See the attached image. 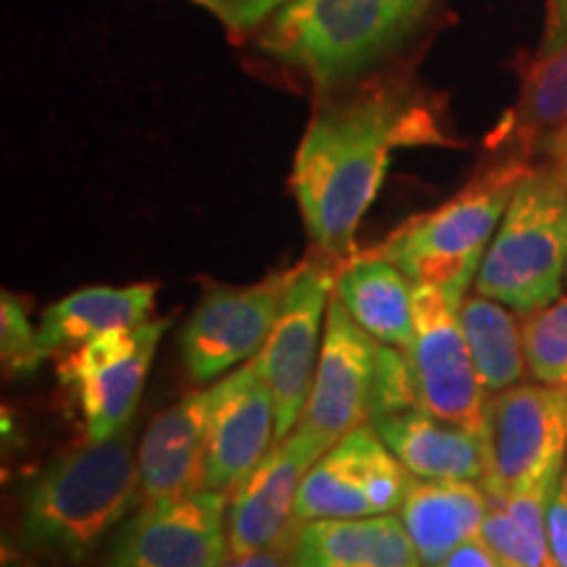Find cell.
Segmentation results:
<instances>
[{
	"label": "cell",
	"instance_id": "cell-1",
	"mask_svg": "<svg viewBox=\"0 0 567 567\" xmlns=\"http://www.w3.org/2000/svg\"><path fill=\"white\" fill-rule=\"evenodd\" d=\"M455 145L436 105L402 82L363 84L318 109L297 147L292 193L326 258L354 255L358 226L384 187L394 151Z\"/></svg>",
	"mask_w": 567,
	"mask_h": 567
},
{
	"label": "cell",
	"instance_id": "cell-2",
	"mask_svg": "<svg viewBox=\"0 0 567 567\" xmlns=\"http://www.w3.org/2000/svg\"><path fill=\"white\" fill-rule=\"evenodd\" d=\"M439 0H287L255 32V48L308 76L323 95L352 87L415 40Z\"/></svg>",
	"mask_w": 567,
	"mask_h": 567
},
{
	"label": "cell",
	"instance_id": "cell-3",
	"mask_svg": "<svg viewBox=\"0 0 567 567\" xmlns=\"http://www.w3.org/2000/svg\"><path fill=\"white\" fill-rule=\"evenodd\" d=\"M140 499L130 431L84 442L51 460L24 486V536L32 547L82 559Z\"/></svg>",
	"mask_w": 567,
	"mask_h": 567
},
{
	"label": "cell",
	"instance_id": "cell-4",
	"mask_svg": "<svg viewBox=\"0 0 567 567\" xmlns=\"http://www.w3.org/2000/svg\"><path fill=\"white\" fill-rule=\"evenodd\" d=\"M530 168L528 155H499L439 208L396 226L373 252L400 266L415 284H434L463 302L517 184Z\"/></svg>",
	"mask_w": 567,
	"mask_h": 567
},
{
	"label": "cell",
	"instance_id": "cell-5",
	"mask_svg": "<svg viewBox=\"0 0 567 567\" xmlns=\"http://www.w3.org/2000/svg\"><path fill=\"white\" fill-rule=\"evenodd\" d=\"M567 274V184L563 168H530L517 184L481 260L476 292L528 316L559 300Z\"/></svg>",
	"mask_w": 567,
	"mask_h": 567
},
{
	"label": "cell",
	"instance_id": "cell-6",
	"mask_svg": "<svg viewBox=\"0 0 567 567\" xmlns=\"http://www.w3.org/2000/svg\"><path fill=\"white\" fill-rule=\"evenodd\" d=\"M460 302L434 284H415L413 337L405 347L417 408L488 439V392L467 350Z\"/></svg>",
	"mask_w": 567,
	"mask_h": 567
},
{
	"label": "cell",
	"instance_id": "cell-7",
	"mask_svg": "<svg viewBox=\"0 0 567 567\" xmlns=\"http://www.w3.org/2000/svg\"><path fill=\"white\" fill-rule=\"evenodd\" d=\"M567 457V389L515 384L488 400L486 494L555 484Z\"/></svg>",
	"mask_w": 567,
	"mask_h": 567
},
{
	"label": "cell",
	"instance_id": "cell-8",
	"mask_svg": "<svg viewBox=\"0 0 567 567\" xmlns=\"http://www.w3.org/2000/svg\"><path fill=\"white\" fill-rule=\"evenodd\" d=\"M344 260H305L284 295L271 334L255 354L276 408V442H284L300 423L321 354L323 318L329 316L337 276Z\"/></svg>",
	"mask_w": 567,
	"mask_h": 567
},
{
	"label": "cell",
	"instance_id": "cell-9",
	"mask_svg": "<svg viewBox=\"0 0 567 567\" xmlns=\"http://www.w3.org/2000/svg\"><path fill=\"white\" fill-rule=\"evenodd\" d=\"M168 323V318H158L105 331L63 354L61 384L74 394L90 442L126 431Z\"/></svg>",
	"mask_w": 567,
	"mask_h": 567
},
{
	"label": "cell",
	"instance_id": "cell-10",
	"mask_svg": "<svg viewBox=\"0 0 567 567\" xmlns=\"http://www.w3.org/2000/svg\"><path fill=\"white\" fill-rule=\"evenodd\" d=\"M415 476L381 442L371 423L360 425L316 460L297 494L295 520L371 517L402 507Z\"/></svg>",
	"mask_w": 567,
	"mask_h": 567
},
{
	"label": "cell",
	"instance_id": "cell-11",
	"mask_svg": "<svg viewBox=\"0 0 567 567\" xmlns=\"http://www.w3.org/2000/svg\"><path fill=\"white\" fill-rule=\"evenodd\" d=\"M229 494L197 492L142 502L105 567H218L229 559Z\"/></svg>",
	"mask_w": 567,
	"mask_h": 567
},
{
	"label": "cell",
	"instance_id": "cell-12",
	"mask_svg": "<svg viewBox=\"0 0 567 567\" xmlns=\"http://www.w3.org/2000/svg\"><path fill=\"white\" fill-rule=\"evenodd\" d=\"M295 274L297 266L250 287H221L203 297L179 337L184 371L195 384H208L260 352Z\"/></svg>",
	"mask_w": 567,
	"mask_h": 567
},
{
	"label": "cell",
	"instance_id": "cell-13",
	"mask_svg": "<svg viewBox=\"0 0 567 567\" xmlns=\"http://www.w3.org/2000/svg\"><path fill=\"white\" fill-rule=\"evenodd\" d=\"M379 344L331 297L321 354L297 431L329 452L350 431L371 423Z\"/></svg>",
	"mask_w": 567,
	"mask_h": 567
},
{
	"label": "cell",
	"instance_id": "cell-14",
	"mask_svg": "<svg viewBox=\"0 0 567 567\" xmlns=\"http://www.w3.org/2000/svg\"><path fill=\"white\" fill-rule=\"evenodd\" d=\"M321 455H326L321 446L297 429L266 452L258 467L229 494V559L264 549L295 547L300 530L295 520L297 494L302 478Z\"/></svg>",
	"mask_w": 567,
	"mask_h": 567
},
{
	"label": "cell",
	"instance_id": "cell-15",
	"mask_svg": "<svg viewBox=\"0 0 567 567\" xmlns=\"http://www.w3.org/2000/svg\"><path fill=\"white\" fill-rule=\"evenodd\" d=\"M274 444V396L252 358L210 386L203 488L231 494Z\"/></svg>",
	"mask_w": 567,
	"mask_h": 567
},
{
	"label": "cell",
	"instance_id": "cell-16",
	"mask_svg": "<svg viewBox=\"0 0 567 567\" xmlns=\"http://www.w3.org/2000/svg\"><path fill=\"white\" fill-rule=\"evenodd\" d=\"M208 410L210 389H197L153 417L137 446L142 502L203 488Z\"/></svg>",
	"mask_w": 567,
	"mask_h": 567
},
{
	"label": "cell",
	"instance_id": "cell-17",
	"mask_svg": "<svg viewBox=\"0 0 567 567\" xmlns=\"http://www.w3.org/2000/svg\"><path fill=\"white\" fill-rule=\"evenodd\" d=\"M371 425L415 478L484 484L488 473V439L463 425L431 415L417 405L375 417Z\"/></svg>",
	"mask_w": 567,
	"mask_h": 567
},
{
	"label": "cell",
	"instance_id": "cell-18",
	"mask_svg": "<svg viewBox=\"0 0 567 567\" xmlns=\"http://www.w3.org/2000/svg\"><path fill=\"white\" fill-rule=\"evenodd\" d=\"M295 567H423L400 515L326 517L300 526Z\"/></svg>",
	"mask_w": 567,
	"mask_h": 567
},
{
	"label": "cell",
	"instance_id": "cell-19",
	"mask_svg": "<svg viewBox=\"0 0 567 567\" xmlns=\"http://www.w3.org/2000/svg\"><path fill=\"white\" fill-rule=\"evenodd\" d=\"M486 509L488 494L476 481L415 478L402 502L400 517L423 567H436L460 544L481 536Z\"/></svg>",
	"mask_w": 567,
	"mask_h": 567
},
{
	"label": "cell",
	"instance_id": "cell-20",
	"mask_svg": "<svg viewBox=\"0 0 567 567\" xmlns=\"http://www.w3.org/2000/svg\"><path fill=\"white\" fill-rule=\"evenodd\" d=\"M155 292L158 287L147 281L130 287H84L61 297L40 316L38 347L42 358L66 354L105 331L151 321Z\"/></svg>",
	"mask_w": 567,
	"mask_h": 567
},
{
	"label": "cell",
	"instance_id": "cell-21",
	"mask_svg": "<svg viewBox=\"0 0 567 567\" xmlns=\"http://www.w3.org/2000/svg\"><path fill=\"white\" fill-rule=\"evenodd\" d=\"M413 292L410 276L373 250L347 258L334 287V297L360 329L402 350L413 337Z\"/></svg>",
	"mask_w": 567,
	"mask_h": 567
},
{
	"label": "cell",
	"instance_id": "cell-22",
	"mask_svg": "<svg viewBox=\"0 0 567 567\" xmlns=\"http://www.w3.org/2000/svg\"><path fill=\"white\" fill-rule=\"evenodd\" d=\"M460 326L471 350L481 384L488 394L523 384L528 371L523 350V323L505 305L484 295H465L457 308Z\"/></svg>",
	"mask_w": 567,
	"mask_h": 567
},
{
	"label": "cell",
	"instance_id": "cell-23",
	"mask_svg": "<svg viewBox=\"0 0 567 567\" xmlns=\"http://www.w3.org/2000/svg\"><path fill=\"white\" fill-rule=\"evenodd\" d=\"M567 122V45L549 59H536L523 80L515 109L488 134L492 151L530 155L534 145Z\"/></svg>",
	"mask_w": 567,
	"mask_h": 567
},
{
	"label": "cell",
	"instance_id": "cell-24",
	"mask_svg": "<svg viewBox=\"0 0 567 567\" xmlns=\"http://www.w3.org/2000/svg\"><path fill=\"white\" fill-rule=\"evenodd\" d=\"M523 350L538 384L567 389V297L523 318Z\"/></svg>",
	"mask_w": 567,
	"mask_h": 567
},
{
	"label": "cell",
	"instance_id": "cell-25",
	"mask_svg": "<svg viewBox=\"0 0 567 567\" xmlns=\"http://www.w3.org/2000/svg\"><path fill=\"white\" fill-rule=\"evenodd\" d=\"M481 538L499 557L502 567H555L549 542L530 534L517 517L509 513L502 496L488 494V509L481 526Z\"/></svg>",
	"mask_w": 567,
	"mask_h": 567
},
{
	"label": "cell",
	"instance_id": "cell-26",
	"mask_svg": "<svg viewBox=\"0 0 567 567\" xmlns=\"http://www.w3.org/2000/svg\"><path fill=\"white\" fill-rule=\"evenodd\" d=\"M0 358L6 373L17 379L38 371L45 360L38 347V329H32L24 302L9 292H3L0 300Z\"/></svg>",
	"mask_w": 567,
	"mask_h": 567
},
{
	"label": "cell",
	"instance_id": "cell-27",
	"mask_svg": "<svg viewBox=\"0 0 567 567\" xmlns=\"http://www.w3.org/2000/svg\"><path fill=\"white\" fill-rule=\"evenodd\" d=\"M417 394L413 384V373H410L408 354L402 347L379 344V360H375L373 375V405L371 421L381 415L400 413V410L415 408Z\"/></svg>",
	"mask_w": 567,
	"mask_h": 567
},
{
	"label": "cell",
	"instance_id": "cell-28",
	"mask_svg": "<svg viewBox=\"0 0 567 567\" xmlns=\"http://www.w3.org/2000/svg\"><path fill=\"white\" fill-rule=\"evenodd\" d=\"M195 3L234 38H245V34L258 32V27L287 0H195Z\"/></svg>",
	"mask_w": 567,
	"mask_h": 567
},
{
	"label": "cell",
	"instance_id": "cell-29",
	"mask_svg": "<svg viewBox=\"0 0 567 567\" xmlns=\"http://www.w3.org/2000/svg\"><path fill=\"white\" fill-rule=\"evenodd\" d=\"M549 551L557 567H567V467L559 473L547 505Z\"/></svg>",
	"mask_w": 567,
	"mask_h": 567
},
{
	"label": "cell",
	"instance_id": "cell-30",
	"mask_svg": "<svg viewBox=\"0 0 567 567\" xmlns=\"http://www.w3.org/2000/svg\"><path fill=\"white\" fill-rule=\"evenodd\" d=\"M567 45V0H547L544 38L536 59H549Z\"/></svg>",
	"mask_w": 567,
	"mask_h": 567
},
{
	"label": "cell",
	"instance_id": "cell-31",
	"mask_svg": "<svg viewBox=\"0 0 567 567\" xmlns=\"http://www.w3.org/2000/svg\"><path fill=\"white\" fill-rule=\"evenodd\" d=\"M436 567H502V563L484 538L476 536L452 549Z\"/></svg>",
	"mask_w": 567,
	"mask_h": 567
},
{
	"label": "cell",
	"instance_id": "cell-32",
	"mask_svg": "<svg viewBox=\"0 0 567 567\" xmlns=\"http://www.w3.org/2000/svg\"><path fill=\"white\" fill-rule=\"evenodd\" d=\"M218 567H295V557H292V547H276V549L252 551V555L247 557H231Z\"/></svg>",
	"mask_w": 567,
	"mask_h": 567
},
{
	"label": "cell",
	"instance_id": "cell-33",
	"mask_svg": "<svg viewBox=\"0 0 567 567\" xmlns=\"http://www.w3.org/2000/svg\"><path fill=\"white\" fill-rule=\"evenodd\" d=\"M538 151L547 155L551 166L565 168L567 166V122L559 124L555 132H549L547 137L542 140V145H538Z\"/></svg>",
	"mask_w": 567,
	"mask_h": 567
},
{
	"label": "cell",
	"instance_id": "cell-34",
	"mask_svg": "<svg viewBox=\"0 0 567 567\" xmlns=\"http://www.w3.org/2000/svg\"><path fill=\"white\" fill-rule=\"evenodd\" d=\"M557 168H559V166H557ZM563 176H565V184H567V166L563 168Z\"/></svg>",
	"mask_w": 567,
	"mask_h": 567
},
{
	"label": "cell",
	"instance_id": "cell-35",
	"mask_svg": "<svg viewBox=\"0 0 567 567\" xmlns=\"http://www.w3.org/2000/svg\"><path fill=\"white\" fill-rule=\"evenodd\" d=\"M555 567H557V565H555Z\"/></svg>",
	"mask_w": 567,
	"mask_h": 567
},
{
	"label": "cell",
	"instance_id": "cell-36",
	"mask_svg": "<svg viewBox=\"0 0 567 567\" xmlns=\"http://www.w3.org/2000/svg\"><path fill=\"white\" fill-rule=\"evenodd\" d=\"M565 276H567V274H565Z\"/></svg>",
	"mask_w": 567,
	"mask_h": 567
}]
</instances>
